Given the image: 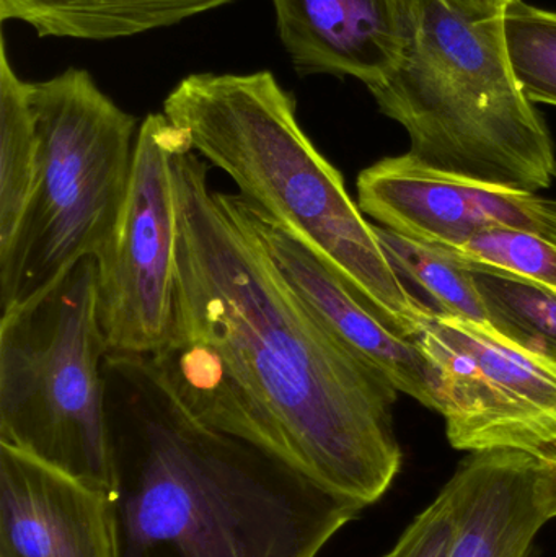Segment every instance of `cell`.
Instances as JSON below:
<instances>
[{
	"instance_id": "6da1fadb",
	"label": "cell",
	"mask_w": 556,
	"mask_h": 557,
	"mask_svg": "<svg viewBox=\"0 0 556 557\" xmlns=\"http://www.w3.org/2000/svg\"><path fill=\"white\" fill-rule=\"evenodd\" d=\"M175 305L146 356L201 424L263 448L361 507L404 465L398 389L297 294L238 196L215 191L188 137L173 157Z\"/></svg>"
},
{
	"instance_id": "7a4b0ae2",
	"label": "cell",
	"mask_w": 556,
	"mask_h": 557,
	"mask_svg": "<svg viewBox=\"0 0 556 557\" xmlns=\"http://www.w3.org/2000/svg\"><path fill=\"white\" fill-rule=\"evenodd\" d=\"M103 372L113 557H317L365 510L196 421L146 356Z\"/></svg>"
},
{
	"instance_id": "3957f363",
	"label": "cell",
	"mask_w": 556,
	"mask_h": 557,
	"mask_svg": "<svg viewBox=\"0 0 556 557\" xmlns=\"http://www.w3.org/2000/svg\"><path fill=\"white\" fill-rule=\"evenodd\" d=\"M163 114L237 185L248 211L309 245L392 330L417 336L431 307L405 285L273 72L188 75L163 101Z\"/></svg>"
},
{
	"instance_id": "277c9868",
	"label": "cell",
	"mask_w": 556,
	"mask_h": 557,
	"mask_svg": "<svg viewBox=\"0 0 556 557\" xmlns=\"http://www.w3.org/2000/svg\"><path fill=\"white\" fill-rule=\"evenodd\" d=\"M369 91L423 165L519 191L554 185V139L509 64L503 16L469 20L413 0L404 54Z\"/></svg>"
},
{
	"instance_id": "5b68a950",
	"label": "cell",
	"mask_w": 556,
	"mask_h": 557,
	"mask_svg": "<svg viewBox=\"0 0 556 557\" xmlns=\"http://www.w3.org/2000/svg\"><path fill=\"white\" fill-rule=\"evenodd\" d=\"M38 175L15 237L0 251V310L20 307L77 261L98 257L123 212L136 156V116L90 72L29 84Z\"/></svg>"
},
{
	"instance_id": "8992f818",
	"label": "cell",
	"mask_w": 556,
	"mask_h": 557,
	"mask_svg": "<svg viewBox=\"0 0 556 557\" xmlns=\"http://www.w3.org/2000/svg\"><path fill=\"white\" fill-rule=\"evenodd\" d=\"M108 356L88 257L0 318V444L108 493Z\"/></svg>"
},
{
	"instance_id": "52a82bcc",
	"label": "cell",
	"mask_w": 556,
	"mask_h": 557,
	"mask_svg": "<svg viewBox=\"0 0 556 557\" xmlns=\"http://www.w3.org/2000/svg\"><path fill=\"white\" fill-rule=\"evenodd\" d=\"M453 448L556 455V359L492 324L433 310L413 337Z\"/></svg>"
},
{
	"instance_id": "ba28073f",
	"label": "cell",
	"mask_w": 556,
	"mask_h": 557,
	"mask_svg": "<svg viewBox=\"0 0 556 557\" xmlns=\"http://www.w3.org/2000/svg\"><path fill=\"white\" fill-rule=\"evenodd\" d=\"M185 140L163 113L140 124L126 202L97 257L98 308L110 354L150 356L169 337L178 235L173 157Z\"/></svg>"
},
{
	"instance_id": "9c48e42d",
	"label": "cell",
	"mask_w": 556,
	"mask_h": 557,
	"mask_svg": "<svg viewBox=\"0 0 556 557\" xmlns=\"http://www.w3.org/2000/svg\"><path fill=\"white\" fill-rule=\"evenodd\" d=\"M358 206L381 227L434 247H457L477 234L512 228L556 245V201L440 172L404 153L358 176Z\"/></svg>"
},
{
	"instance_id": "30bf717a",
	"label": "cell",
	"mask_w": 556,
	"mask_h": 557,
	"mask_svg": "<svg viewBox=\"0 0 556 557\" xmlns=\"http://www.w3.org/2000/svg\"><path fill=\"white\" fill-rule=\"evenodd\" d=\"M0 557H113L107 491L0 444Z\"/></svg>"
},
{
	"instance_id": "8fae6325",
	"label": "cell",
	"mask_w": 556,
	"mask_h": 557,
	"mask_svg": "<svg viewBox=\"0 0 556 557\" xmlns=\"http://www.w3.org/2000/svg\"><path fill=\"white\" fill-rule=\"evenodd\" d=\"M276 29L300 77H353L366 87L400 61L413 0H271Z\"/></svg>"
},
{
	"instance_id": "7c38bea8",
	"label": "cell",
	"mask_w": 556,
	"mask_h": 557,
	"mask_svg": "<svg viewBox=\"0 0 556 557\" xmlns=\"http://www.w3.org/2000/svg\"><path fill=\"white\" fill-rule=\"evenodd\" d=\"M250 214L274 263L317 317L379 367L398 392L434 411L430 369L415 341L392 330L309 245L281 225Z\"/></svg>"
},
{
	"instance_id": "4fadbf2b",
	"label": "cell",
	"mask_w": 556,
	"mask_h": 557,
	"mask_svg": "<svg viewBox=\"0 0 556 557\" xmlns=\"http://www.w3.org/2000/svg\"><path fill=\"white\" fill-rule=\"evenodd\" d=\"M535 465L538 457L522 451L469 454L446 483L456 523L449 557H535L548 523Z\"/></svg>"
},
{
	"instance_id": "5bb4252c",
	"label": "cell",
	"mask_w": 556,
	"mask_h": 557,
	"mask_svg": "<svg viewBox=\"0 0 556 557\" xmlns=\"http://www.w3.org/2000/svg\"><path fill=\"white\" fill-rule=\"evenodd\" d=\"M235 0H0L2 23L15 20L41 38L110 41L178 25Z\"/></svg>"
},
{
	"instance_id": "9a60e30c",
	"label": "cell",
	"mask_w": 556,
	"mask_h": 557,
	"mask_svg": "<svg viewBox=\"0 0 556 557\" xmlns=\"http://www.w3.org/2000/svg\"><path fill=\"white\" fill-rule=\"evenodd\" d=\"M39 139L29 84L0 45V251L9 247L28 208L38 175Z\"/></svg>"
},
{
	"instance_id": "2e32d148",
	"label": "cell",
	"mask_w": 556,
	"mask_h": 557,
	"mask_svg": "<svg viewBox=\"0 0 556 557\" xmlns=\"http://www.w3.org/2000/svg\"><path fill=\"white\" fill-rule=\"evenodd\" d=\"M379 240L401 277H410L437 305L436 310L479 323L492 324L485 298L469 268L440 248L375 225ZM493 326V324H492Z\"/></svg>"
},
{
	"instance_id": "e0dca14e",
	"label": "cell",
	"mask_w": 556,
	"mask_h": 557,
	"mask_svg": "<svg viewBox=\"0 0 556 557\" xmlns=\"http://www.w3.org/2000/svg\"><path fill=\"white\" fill-rule=\"evenodd\" d=\"M470 271L485 298L493 326L556 359V294L522 278Z\"/></svg>"
},
{
	"instance_id": "ac0fdd59",
	"label": "cell",
	"mask_w": 556,
	"mask_h": 557,
	"mask_svg": "<svg viewBox=\"0 0 556 557\" xmlns=\"http://www.w3.org/2000/svg\"><path fill=\"white\" fill-rule=\"evenodd\" d=\"M503 33L526 97L556 107V12L512 0L503 15Z\"/></svg>"
},
{
	"instance_id": "d6986e66",
	"label": "cell",
	"mask_w": 556,
	"mask_h": 557,
	"mask_svg": "<svg viewBox=\"0 0 556 557\" xmlns=\"http://www.w3.org/2000/svg\"><path fill=\"white\" fill-rule=\"evenodd\" d=\"M436 248L470 270L522 278L556 294V245L541 235L495 228L457 247Z\"/></svg>"
},
{
	"instance_id": "ffe728a7",
	"label": "cell",
	"mask_w": 556,
	"mask_h": 557,
	"mask_svg": "<svg viewBox=\"0 0 556 557\" xmlns=\"http://www.w3.org/2000/svg\"><path fill=\"white\" fill-rule=\"evenodd\" d=\"M454 532L450 491L444 484L433 503L411 520L394 548L381 557H449Z\"/></svg>"
},
{
	"instance_id": "44dd1931",
	"label": "cell",
	"mask_w": 556,
	"mask_h": 557,
	"mask_svg": "<svg viewBox=\"0 0 556 557\" xmlns=\"http://www.w3.org/2000/svg\"><path fill=\"white\" fill-rule=\"evenodd\" d=\"M535 490L539 503L548 522L556 519V455L538 457L535 465Z\"/></svg>"
},
{
	"instance_id": "7402d4cb",
	"label": "cell",
	"mask_w": 556,
	"mask_h": 557,
	"mask_svg": "<svg viewBox=\"0 0 556 557\" xmlns=\"http://www.w3.org/2000/svg\"><path fill=\"white\" fill-rule=\"evenodd\" d=\"M440 2L464 18L489 20L505 15L512 0H440Z\"/></svg>"
}]
</instances>
